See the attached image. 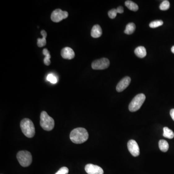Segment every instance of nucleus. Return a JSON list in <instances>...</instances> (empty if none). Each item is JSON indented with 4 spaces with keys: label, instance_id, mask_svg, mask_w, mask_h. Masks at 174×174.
I'll list each match as a JSON object with an SVG mask.
<instances>
[{
    "label": "nucleus",
    "instance_id": "nucleus-1",
    "mask_svg": "<svg viewBox=\"0 0 174 174\" xmlns=\"http://www.w3.org/2000/svg\"><path fill=\"white\" fill-rule=\"evenodd\" d=\"M89 138L88 133L84 128H76L72 130L70 134V138L74 143H83L86 142Z\"/></svg>",
    "mask_w": 174,
    "mask_h": 174
},
{
    "label": "nucleus",
    "instance_id": "nucleus-2",
    "mask_svg": "<svg viewBox=\"0 0 174 174\" xmlns=\"http://www.w3.org/2000/svg\"><path fill=\"white\" fill-rule=\"evenodd\" d=\"M20 128L23 134L28 138H32L35 133V127L31 120L25 118L20 122Z\"/></svg>",
    "mask_w": 174,
    "mask_h": 174
},
{
    "label": "nucleus",
    "instance_id": "nucleus-3",
    "mask_svg": "<svg viewBox=\"0 0 174 174\" xmlns=\"http://www.w3.org/2000/svg\"><path fill=\"white\" fill-rule=\"evenodd\" d=\"M40 124L44 130L50 131L54 128L55 122L53 118L50 117L46 112L43 111L40 115Z\"/></svg>",
    "mask_w": 174,
    "mask_h": 174
},
{
    "label": "nucleus",
    "instance_id": "nucleus-4",
    "mask_svg": "<svg viewBox=\"0 0 174 174\" xmlns=\"http://www.w3.org/2000/svg\"><path fill=\"white\" fill-rule=\"evenodd\" d=\"M17 158L19 163L23 167H28L32 163V155L29 151L21 150L17 155Z\"/></svg>",
    "mask_w": 174,
    "mask_h": 174
},
{
    "label": "nucleus",
    "instance_id": "nucleus-5",
    "mask_svg": "<svg viewBox=\"0 0 174 174\" xmlns=\"http://www.w3.org/2000/svg\"><path fill=\"white\" fill-rule=\"evenodd\" d=\"M146 100V96L143 94L137 95L132 100L129 106V109L131 112H136L140 109Z\"/></svg>",
    "mask_w": 174,
    "mask_h": 174
},
{
    "label": "nucleus",
    "instance_id": "nucleus-6",
    "mask_svg": "<svg viewBox=\"0 0 174 174\" xmlns=\"http://www.w3.org/2000/svg\"><path fill=\"white\" fill-rule=\"evenodd\" d=\"M68 17V13L60 9H55L51 15V19L54 22H59Z\"/></svg>",
    "mask_w": 174,
    "mask_h": 174
},
{
    "label": "nucleus",
    "instance_id": "nucleus-7",
    "mask_svg": "<svg viewBox=\"0 0 174 174\" xmlns=\"http://www.w3.org/2000/svg\"><path fill=\"white\" fill-rule=\"evenodd\" d=\"M110 62L107 58H102L99 60H95L92 64V68L94 70H104L109 67Z\"/></svg>",
    "mask_w": 174,
    "mask_h": 174
},
{
    "label": "nucleus",
    "instance_id": "nucleus-8",
    "mask_svg": "<svg viewBox=\"0 0 174 174\" xmlns=\"http://www.w3.org/2000/svg\"><path fill=\"white\" fill-rule=\"evenodd\" d=\"M129 152L133 156L137 157L140 154V149L137 142L134 140H130L127 143Z\"/></svg>",
    "mask_w": 174,
    "mask_h": 174
},
{
    "label": "nucleus",
    "instance_id": "nucleus-9",
    "mask_svg": "<svg viewBox=\"0 0 174 174\" xmlns=\"http://www.w3.org/2000/svg\"><path fill=\"white\" fill-rule=\"evenodd\" d=\"M85 171L88 174H104V170L101 167L93 164H88L85 166Z\"/></svg>",
    "mask_w": 174,
    "mask_h": 174
},
{
    "label": "nucleus",
    "instance_id": "nucleus-10",
    "mask_svg": "<svg viewBox=\"0 0 174 174\" xmlns=\"http://www.w3.org/2000/svg\"><path fill=\"white\" fill-rule=\"evenodd\" d=\"M131 78L129 76H126L122 78V80L119 82L117 87L116 90L118 92H121L127 88L131 82Z\"/></svg>",
    "mask_w": 174,
    "mask_h": 174
},
{
    "label": "nucleus",
    "instance_id": "nucleus-11",
    "mask_svg": "<svg viewBox=\"0 0 174 174\" xmlns=\"http://www.w3.org/2000/svg\"><path fill=\"white\" fill-rule=\"evenodd\" d=\"M62 57L66 60H71L75 57V54L74 50L69 47H64L61 51Z\"/></svg>",
    "mask_w": 174,
    "mask_h": 174
},
{
    "label": "nucleus",
    "instance_id": "nucleus-12",
    "mask_svg": "<svg viewBox=\"0 0 174 174\" xmlns=\"http://www.w3.org/2000/svg\"><path fill=\"white\" fill-rule=\"evenodd\" d=\"M102 34V30L100 26L99 25H95L94 26L91 31V36L94 38H98Z\"/></svg>",
    "mask_w": 174,
    "mask_h": 174
},
{
    "label": "nucleus",
    "instance_id": "nucleus-13",
    "mask_svg": "<svg viewBox=\"0 0 174 174\" xmlns=\"http://www.w3.org/2000/svg\"><path fill=\"white\" fill-rule=\"evenodd\" d=\"M134 53L138 57L143 58L147 55V51L144 46H139L136 48Z\"/></svg>",
    "mask_w": 174,
    "mask_h": 174
},
{
    "label": "nucleus",
    "instance_id": "nucleus-14",
    "mask_svg": "<svg viewBox=\"0 0 174 174\" xmlns=\"http://www.w3.org/2000/svg\"><path fill=\"white\" fill-rule=\"evenodd\" d=\"M41 35L43 36L42 38H38L37 46L38 47H42L46 45V37L47 33L45 30H42L41 32Z\"/></svg>",
    "mask_w": 174,
    "mask_h": 174
},
{
    "label": "nucleus",
    "instance_id": "nucleus-15",
    "mask_svg": "<svg viewBox=\"0 0 174 174\" xmlns=\"http://www.w3.org/2000/svg\"><path fill=\"white\" fill-rule=\"evenodd\" d=\"M159 147L161 151L163 152H167L169 149V144L166 140L162 139L159 141Z\"/></svg>",
    "mask_w": 174,
    "mask_h": 174
},
{
    "label": "nucleus",
    "instance_id": "nucleus-16",
    "mask_svg": "<svg viewBox=\"0 0 174 174\" xmlns=\"http://www.w3.org/2000/svg\"><path fill=\"white\" fill-rule=\"evenodd\" d=\"M125 5L127 7L128 9L133 11H137L138 10V6L137 3L131 1H127L125 2Z\"/></svg>",
    "mask_w": 174,
    "mask_h": 174
},
{
    "label": "nucleus",
    "instance_id": "nucleus-17",
    "mask_svg": "<svg viewBox=\"0 0 174 174\" xmlns=\"http://www.w3.org/2000/svg\"><path fill=\"white\" fill-rule=\"evenodd\" d=\"M163 136L168 139H172L174 137V133L171 129L165 127L163 128Z\"/></svg>",
    "mask_w": 174,
    "mask_h": 174
},
{
    "label": "nucleus",
    "instance_id": "nucleus-18",
    "mask_svg": "<svg viewBox=\"0 0 174 174\" xmlns=\"http://www.w3.org/2000/svg\"><path fill=\"white\" fill-rule=\"evenodd\" d=\"M136 30V25L133 23H129L126 25L124 33L127 34H131Z\"/></svg>",
    "mask_w": 174,
    "mask_h": 174
},
{
    "label": "nucleus",
    "instance_id": "nucleus-19",
    "mask_svg": "<svg viewBox=\"0 0 174 174\" xmlns=\"http://www.w3.org/2000/svg\"><path fill=\"white\" fill-rule=\"evenodd\" d=\"M43 53L45 56V58L44 60L45 64L46 65H47V66L50 65L51 63L50 60L51 56L50 55V52H49V50L47 49H44L43 50Z\"/></svg>",
    "mask_w": 174,
    "mask_h": 174
},
{
    "label": "nucleus",
    "instance_id": "nucleus-20",
    "mask_svg": "<svg viewBox=\"0 0 174 174\" xmlns=\"http://www.w3.org/2000/svg\"><path fill=\"white\" fill-rule=\"evenodd\" d=\"M169 7L170 2L168 1H167V0L163 1L161 3V5L160 6V9L161 10H163V11L168 10L169 8Z\"/></svg>",
    "mask_w": 174,
    "mask_h": 174
},
{
    "label": "nucleus",
    "instance_id": "nucleus-21",
    "mask_svg": "<svg viewBox=\"0 0 174 174\" xmlns=\"http://www.w3.org/2000/svg\"><path fill=\"white\" fill-rule=\"evenodd\" d=\"M163 24V21L162 20H155V21H152L151 23H150L149 26L151 28H156L161 26Z\"/></svg>",
    "mask_w": 174,
    "mask_h": 174
},
{
    "label": "nucleus",
    "instance_id": "nucleus-22",
    "mask_svg": "<svg viewBox=\"0 0 174 174\" xmlns=\"http://www.w3.org/2000/svg\"><path fill=\"white\" fill-rule=\"evenodd\" d=\"M46 79H47V80L52 83V84H55L57 82V78L53 74H49L47 76Z\"/></svg>",
    "mask_w": 174,
    "mask_h": 174
},
{
    "label": "nucleus",
    "instance_id": "nucleus-23",
    "mask_svg": "<svg viewBox=\"0 0 174 174\" xmlns=\"http://www.w3.org/2000/svg\"><path fill=\"white\" fill-rule=\"evenodd\" d=\"M117 9H112L110 10L108 12V16L110 19H113L116 18L117 16Z\"/></svg>",
    "mask_w": 174,
    "mask_h": 174
},
{
    "label": "nucleus",
    "instance_id": "nucleus-24",
    "mask_svg": "<svg viewBox=\"0 0 174 174\" xmlns=\"http://www.w3.org/2000/svg\"><path fill=\"white\" fill-rule=\"evenodd\" d=\"M69 169L66 167H63L59 170L55 174H68Z\"/></svg>",
    "mask_w": 174,
    "mask_h": 174
},
{
    "label": "nucleus",
    "instance_id": "nucleus-25",
    "mask_svg": "<svg viewBox=\"0 0 174 174\" xmlns=\"http://www.w3.org/2000/svg\"><path fill=\"white\" fill-rule=\"evenodd\" d=\"M117 12L119 14H122L124 13V7H119L118 8H117Z\"/></svg>",
    "mask_w": 174,
    "mask_h": 174
},
{
    "label": "nucleus",
    "instance_id": "nucleus-26",
    "mask_svg": "<svg viewBox=\"0 0 174 174\" xmlns=\"http://www.w3.org/2000/svg\"><path fill=\"white\" fill-rule=\"evenodd\" d=\"M170 116H171V118H172V119L174 121V108L171 109L170 111Z\"/></svg>",
    "mask_w": 174,
    "mask_h": 174
},
{
    "label": "nucleus",
    "instance_id": "nucleus-27",
    "mask_svg": "<svg viewBox=\"0 0 174 174\" xmlns=\"http://www.w3.org/2000/svg\"><path fill=\"white\" fill-rule=\"evenodd\" d=\"M171 51H172V53L174 54V46H172V48H171Z\"/></svg>",
    "mask_w": 174,
    "mask_h": 174
}]
</instances>
